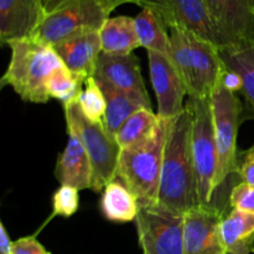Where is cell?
Returning <instances> with one entry per match:
<instances>
[{
  "instance_id": "1",
  "label": "cell",
  "mask_w": 254,
  "mask_h": 254,
  "mask_svg": "<svg viewBox=\"0 0 254 254\" xmlns=\"http://www.w3.org/2000/svg\"><path fill=\"white\" fill-rule=\"evenodd\" d=\"M159 205L181 215L200 206L191 150V113L186 106L174 121L166 143Z\"/></svg>"
},
{
  "instance_id": "2",
  "label": "cell",
  "mask_w": 254,
  "mask_h": 254,
  "mask_svg": "<svg viewBox=\"0 0 254 254\" xmlns=\"http://www.w3.org/2000/svg\"><path fill=\"white\" fill-rule=\"evenodd\" d=\"M174 121L160 118L150 138L121 151L116 180L134 193L139 207L159 203L164 154Z\"/></svg>"
},
{
  "instance_id": "3",
  "label": "cell",
  "mask_w": 254,
  "mask_h": 254,
  "mask_svg": "<svg viewBox=\"0 0 254 254\" xmlns=\"http://www.w3.org/2000/svg\"><path fill=\"white\" fill-rule=\"evenodd\" d=\"M9 47L11 56L0 87L10 86L25 102H49L47 81L55 69L64 66L54 47L32 37L10 42Z\"/></svg>"
},
{
  "instance_id": "4",
  "label": "cell",
  "mask_w": 254,
  "mask_h": 254,
  "mask_svg": "<svg viewBox=\"0 0 254 254\" xmlns=\"http://www.w3.org/2000/svg\"><path fill=\"white\" fill-rule=\"evenodd\" d=\"M170 31V60L180 73L189 98L212 96L226 66L215 45L186 30L173 27Z\"/></svg>"
},
{
  "instance_id": "5",
  "label": "cell",
  "mask_w": 254,
  "mask_h": 254,
  "mask_svg": "<svg viewBox=\"0 0 254 254\" xmlns=\"http://www.w3.org/2000/svg\"><path fill=\"white\" fill-rule=\"evenodd\" d=\"M64 108L67 131L78 136L91 161V190L102 192L109 183L116 180L121 148L116 139L107 133L102 123H94L84 116L78 101L71 102Z\"/></svg>"
},
{
  "instance_id": "6",
  "label": "cell",
  "mask_w": 254,
  "mask_h": 254,
  "mask_svg": "<svg viewBox=\"0 0 254 254\" xmlns=\"http://www.w3.org/2000/svg\"><path fill=\"white\" fill-rule=\"evenodd\" d=\"M186 107L191 113V150L198 202L200 206H212L215 197L213 186L218 168V151L211 97L201 99L189 98Z\"/></svg>"
},
{
  "instance_id": "7",
  "label": "cell",
  "mask_w": 254,
  "mask_h": 254,
  "mask_svg": "<svg viewBox=\"0 0 254 254\" xmlns=\"http://www.w3.org/2000/svg\"><path fill=\"white\" fill-rule=\"evenodd\" d=\"M211 104L218 151V168L213 186L215 197L212 206H217L216 198L218 197V191L222 190L231 176H237L240 161L237 155V134L242 104L237 93L226 88L221 83V79L211 96Z\"/></svg>"
},
{
  "instance_id": "8",
  "label": "cell",
  "mask_w": 254,
  "mask_h": 254,
  "mask_svg": "<svg viewBox=\"0 0 254 254\" xmlns=\"http://www.w3.org/2000/svg\"><path fill=\"white\" fill-rule=\"evenodd\" d=\"M112 11L107 0H67L46 14L32 39L54 47L73 35L99 31Z\"/></svg>"
},
{
  "instance_id": "9",
  "label": "cell",
  "mask_w": 254,
  "mask_h": 254,
  "mask_svg": "<svg viewBox=\"0 0 254 254\" xmlns=\"http://www.w3.org/2000/svg\"><path fill=\"white\" fill-rule=\"evenodd\" d=\"M139 6L151 10L168 30H186L215 45L218 50L228 44L213 21L205 0H144Z\"/></svg>"
},
{
  "instance_id": "10",
  "label": "cell",
  "mask_w": 254,
  "mask_h": 254,
  "mask_svg": "<svg viewBox=\"0 0 254 254\" xmlns=\"http://www.w3.org/2000/svg\"><path fill=\"white\" fill-rule=\"evenodd\" d=\"M135 225L144 254H184L185 215L156 203L139 207Z\"/></svg>"
},
{
  "instance_id": "11",
  "label": "cell",
  "mask_w": 254,
  "mask_h": 254,
  "mask_svg": "<svg viewBox=\"0 0 254 254\" xmlns=\"http://www.w3.org/2000/svg\"><path fill=\"white\" fill-rule=\"evenodd\" d=\"M102 86L111 87L121 93L140 102L151 109V102L146 92L138 59L130 55H107L102 52L93 74Z\"/></svg>"
},
{
  "instance_id": "12",
  "label": "cell",
  "mask_w": 254,
  "mask_h": 254,
  "mask_svg": "<svg viewBox=\"0 0 254 254\" xmlns=\"http://www.w3.org/2000/svg\"><path fill=\"white\" fill-rule=\"evenodd\" d=\"M226 213L216 206H197L185 213L184 254H227L221 236Z\"/></svg>"
},
{
  "instance_id": "13",
  "label": "cell",
  "mask_w": 254,
  "mask_h": 254,
  "mask_svg": "<svg viewBox=\"0 0 254 254\" xmlns=\"http://www.w3.org/2000/svg\"><path fill=\"white\" fill-rule=\"evenodd\" d=\"M150 79L158 101V116L163 119H176L184 112V98L188 88L173 61L165 55L146 51Z\"/></svg>"
},
{
  "instance_id": "14",
  "label": "cell",
  "mask_w": 254,
  "mask_h": 254,
  "mask_svg": "<svg viewBox=\"0 0 254 254\" xmlns=\"http://www.w3.org/2000/svg\"><path fill=\"white\" fill-rule=\"evenodd\" d=\"M216 26L231 47L254 45V0H205Z\"/></svg>"
},
{
  "instance_id": "15",
  "label": "cell",
  "mask_w": 254,
  "mask_h": 254,
  "mask_svg": "<svg viewBox=\"0 0 254 254\" xmlns=\"http://www.w3.org/2000/svg\"><path fill=\"white\" fill-rule=\"evenodd\" d=\"M45 17L42 0H0V42L32 37Z\"/></svg>"
},
{
  "instance_id": "16",
  "label": "cell",
  "mask_w": 254,
  "mask_h": 254,
  "mask_svg": "<svg viewBox=\"0 0 254 254\" xmlns=\"http://www.w3.org/2000/svg\"><path fill=\"white\" fill-rule=\"evenodd\" d=\"M64 66L76 73L91 77L96 71L102 42L99 31H87L62 40L54 46Z\"/></svg>"
},
{
  "instance_id": "17",
  "label": "cell",
  "mask_w": 254,
  "mask_h": 254,
  "mask_svg": "<svg viewBox=\"0 0 254 254\" xmlns=\"http://www.w3.org/2000/svg\"><path fill=\"white\" fill-rule=\"evenodd\" d=\"M68 140L66 148L57 160L55 176L60 185L76 188L77 190H87L92 188V166L88 155L78 136L72 131H67Z\"/></svg>"
},
{
  "instance_id": "18",
  "label": "cell",
  "mask_w": 254,
  "mask_h": 254,
  "mask_svg": "<svg viewBox=\"0 0 254 254\" xmlns=\"http://www.w3.org/2000/svg\"><path fill=\"white\" fill-rule=\"evenodd\" d=\"M221 236L227 253L254 254V213L232 208L222 218Z\"/></svg>"
},
{
  "instance_id": "19",
  "label": "cell",
  "mask_w": 254,
  "mask_h": 254,
  "mask_svg": "<svg viewBox=\"0 0 254 254\" xmlns=\"http://www.w3.org/2000/svg\"><path fill=\"white\" fill-rule=\"evenodd\" d=\"M99 36L102 52L107 55H130L141 47L134 19L124 15L108 17L99 30Z\"/></svg>"
},
{
  "instance_id": "20",
  "label": "cell",
  "mask_w": 254,
  "mask_h": 254,
  "mask_svg": "<svg viewBox=\"0 0 254 254\" xmlns=\"http://www.w3.org/2000/svg\"><path fill=\"white\" fill-rule=\"evenodd\" d=\"M102 215L111 222L126 223L135 221L139 203L134 193L119 180H113L102 191L99 202Z\"/></svg>"
},
{
  "instance_id": "21",
  "label": "cell",
  "mask_w": 254,
  "mask_h": 254,
  "mask_svg": "<svg viewBox=\"0 0 254 254\" xmlns=\"http://www.w3.org/2000/svg\"><path fill=\"white\" fill-rule=\"evenodd\" d=\"M134 22L140 46L146 51L159 52L170 59V34L161 20L151 10L141 7V11L134 17Z\"/></svg>"
},
{
  "instance_id": "22",
  "label": "cell",
  "mask_w": 254,
  "mask_h": 254,
  "mask_svg": "<svg viewBox=\"0 0 254 254\" xmlns=\"http://www.w3.org/2000/svg\"><path fill=\"white\" fill-rule=\"evenodd\" d=\"M99 86H101L107 99V109L106 114L102 119V126H103V128L106 129L109 135L116 139L117 133L121 130L123 124L135 112L140 111L145 107L140 102L135 101L131 97L121 93V92L116 91L111 87L102 86V84H99Z\"/></svg>"
},
{
  "instance_id": "23",
  "label": "cell",
  "mask_w": 254,
  "mask_h": 254,
  "mask_svg": "<svg viewBox=\"0 0 254 254\" xmlns=\"http://www.w3.org/2000/svg\"><path fill=\"white\" fill-rule=\"evenodd\" d=\"M220 56L228 69L242 77L243 88L241 92L254 113V45L220 50Z\"/></svg>"
},
{
  "instance_id": "24",
  "label": "cell",
  "mask_w": 254,
  "mask_h": 254,
  "mask_svg": "<svg viewBox=\"0 0 254 254\" xmlns=\"http://www.w3.org/2000/svg\"><path fill=\"white\" fill-rule=\"evenodd\" d=\"M159 121H160L159 116L151 109L143 108L135 112L123 124L121 130L116 135V141L121 150L130 148L150 138L158 127Z\"/></svg>"
},
{
  "instance_id": "25",
  "label": "cell",
  "mask_w": 254,
  "mask_h": 254,
  "mask_svg": "<svg viewBox=\"0 0 254 254\" xmlns=\"http://www.w3.org/2000/svg\"><path fill=\"white\" fill-rule=\"evenodd\" d=\"M87 77L83 74L76 73L61 66L55 69L47 81V92L50 98H55L62 102L64 106L71 102L78 101V97L84 88V82Z\"/></svg>"
},
{
  "instance_id": "26",
  "label": "cell",
  "mask_w": 254,
  "mask_h": 254,
  "mask_svg": "<svg viewBox=\"0 0 254 254\" xmlns=\"http://www.w3.org/2000/svg\"><path fill=\"white\" fill-rule=\"evenodd\" d=\"M78 103L84 116L94 123H102L107 109V99L101 86L93 76L84 82V88L78 97Z\"/></svg>"
},
{
  "instance_id": "27",
  "label": "cell",
  "mask_w": 254,
  "mask_h": 254,
  "mask_svg": "<svg viewBox=\"0 0 254 254\" xmlns=\"http://www.w3.org/2000/svg\"><path fill=\"white\" fill-rule=\"evenodd\" d=\"M76 188L61 185L52 196V215L49 220H52L55 216L68 218L77 212L79 206V196Z\"/></svg>"
},
{
  "instance_id": "28",
  "label": "cell",
  "mask_w": 254,
  "mask_h": 254,
  "mask_svg": "<svg viewBox=\"0 0 254 254\" xmlns=\"http://www.w3.org/2000/svg\"><path fill=\"white\" fill-rule=\"evenodd\" d=\"M230 206L236 210L254 213V188L238 183L231 190Z\"/></svg>"
},
{
  "instance_id": "29",
  "label": "cell",
  "mask_w": 254,
  "mask_h": 254,
  "mask_svg": "<svg viewBox=\"0 0 254 254\" xmlns=\"http://www.w3.org/2000/svg\"><path fill=\"white\" fill-rule=\"evenodd\" d=\"M237 176L240 183L254 188V145L242 154L238 161Z\"/></svg>"
},
{
  "instance_id": "30",
  "label": "cell",
  "mask_w": 254,
  "mask_h": 254,
  "mask_svg": "<svg viewBox=\"0 0 254 254\" xmlns=\"http://www.w3.org/2000/svg\"><path fill=\"white\" fill-rule=\"evenodd\" d=\"M11 254H51L35 236L19 238L12 243Z\"/></svg>"
},
{
  "instance_id": "31",
  "label": "cell",
  "mask_w": 254,
  "mask_h": 254,
  "mask_svg": "<svg viewBox=\"0 0 254 254\" xmlns=\"http://www.w3.org/2000/svg\"><path fill=\"white\" fill-rule=\"evenodd\" d=\"M221 83L227 89L235 92V93H237L238 91H242L243 88L242 77L237 72L232 71V69H228L227 67H226L225 71L221 74Z\"/></svg>"
},
{
  "instance_id": "32",
  "label": "cell",
  "mask_w": 254,
  "mask_h": 254,
  "mask_svg": "<svg viewBox=\"0 0 254 254\" xmlns=\"http://www.w3.org/2000/svg\"><path fill=\"white\" fill-rule=\"evenodd\" d=\"M12 243L4 223L0 222V254H11Z\"/></svg>"
},
{
  "instance_id": "33",
  "label": "cell",
  "mask_w": 254,
  "mask_h": 254,
  "mask_svg": "<svg viewBox=\"0 0 254 254\" xmlns=\"http://www.w3.org/2000/svg\"><path fill=\"white\" fill-rule=\"evenodd\" d=\"M66 1L67 0H42V4H44L46 14H49L50 11L55 10L57 6H60V5L64 4V2H66Z\"/></svg>"
},
{
  "instance_id": "34",
  "label": "cell",
  "mask_w": 254,
  "mask_h": 254,
  "mask_svg": "<svg viewBox=\"0 0 254 254\" xmlns=\"http://www.w3.org/2000/svg\"><path fill=\"white\" fill-rule=\"evenodd\" d=\"M111 5V7L113 10H116L117 7L121 6V5L124 4H136V5H140L144 0H107Z\"/></svg>"
},
{
  "instance_id": "35",
  "label": "cell",
  "mask_w": 254,
  "mask_h": 254,
  "mask_svg": "<svg viewBox=\"0 0 254 254\" xmlns=\"http://www.w3.org/2000/svg\"><path fill=\"white\" fill-rule=\"evenodd\" d=\"M227 254H232V253H227Z\"/></svg>"
}]
</instances>
